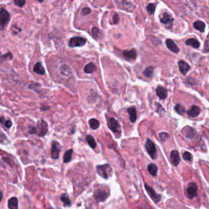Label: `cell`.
<instances>
[{"instance_id":"6da1fadb","label":"cell","mask_w":209,"mask_h":209,"mask_svg":"<svg viewBox=\"0 0 209 209\" xmlns=\"http://www.w3.org/2000/svg\"><path fill=\"white\" fill-rule=\"evenodd\" d=\"M96 172L99 176L107 180L112 175V169L109 164L96 166Z\"/></svg>"},{"instance_id":"7a4b0ae2","label":"cell","mask_w":209,"mask_h":209,"mask_svg":"<svg viewBox=\"0 0 209 209\" xmlns=\"http://www.w3.org/2000/svg\"><path fill=\"white\" fill-rule=\"evenodd\" d=\"M37 135L40 137H44L48 133L49 126L47 123L44 120H39L37 124Z\"/></svg>"},{"instance_id":"3957f363","label":"cell","mask_w":209,"mask_h":209,"mask_svg":"<svg viewBox=\"0 0 209 209\" xmlns=\"http://www.w3.org/2000/svg\"><path fill=\"white\" fill-rule=\"evenodd\" d=\"M159 19L161 23L163 24L167 28L170 29L172 27L174 19L171 15H169L167 12H164L160 15Z\"/></svg>"},{"instance_id":"277c9868","label":"cell","mask_w":209,"mask_h":209,"mask_svg":"<svg viewBox=\"0 0 209 209\" xmlns=\"http://www.w3.org/2000/svg\"><path fill=\"white\" fill-rule=\"evenodd\" d=\"M145 149L147 150V152H148V153L150 154V156L152 159H155L157 158V148L155 144H154L150 139H147L146 142H145Z\"/></svg>"},{"instance_id":"5b68a950","label":"cell","mask_w":209,"mask_h":209,"mask_svg":"<svg viewBox=\"0 0 209 209\" xmlns=\"http://www.w3.org/2000/svg\"><path fill=\"white\" fill-rule=\"evenodd\" d=\"M61 152V145L57 141H53L51 148V158L53 159H57L59 158Z\"/></svg>"},{"instance_id":"8992f818","label":"cell","mask_w":209,"mask_h":209,"mask_svg":"<svg viewBox=\"0 0 209 209\" xmlns=\"http://www.w3.org/2000/svg\"><path fill=\"white\" fill-rule=\"evenodd\" d=\"M10 20V15L6 9H1L0 13V25L1 29H3Z\"/></svg>"},{"instance_id":"52a82bcc","label":"cell","mask_w":209,"mask_h":209,"mask_svg":"<svg viewBox=\"0 0 209 209\" xmlns=\"http://www.w3.org/2000/svg\"><path fill=\"white\" fill-rule=\"evenodd\" d=\"M86 43V40L81 37H74L69 42V45L71 47H82Z\"/></svg>"},{"instance_id":"ba28073f","label":"cell","mask_w":209,"mask_h":209,"mask_svg":"<svg viewBox=\"0 0 209 209\" xmlns=\"http://www.w3.org/2000/svg\"><path fill=\"white\" fill-rule=\"evenodd\" d=\"M198 186L195 183L191 182L189 183L187 188V196L191 199L196 197L198 194Z\"/></svg>"},{"instance_id":"9c48e42d","label":"cell","mask_w":209,"mask_h":209,"mask_svg":"<svg viewBox=\"0 0 209 209\" xmlns=\"http://www.w3.org/2000/svg\"><path fill=\"white\" fill-rule=\"evenodd\" d=\"M108 127L114 133H121V128L119 123L117 122L114 118H111L108 121Z\"/></svg>"},{"instance_id":"30bf717a","label":"cell","mask_w":209,"mask_h":209,"mask_svg":"<svg viewBox=\"0 0 209 209\" xmlns=\"http://www.w3.org/2000/svg\"><path fill=\"white\" fill-rule=\"evenodd\" d=\"M108 196H109L108 193L104 190L98 189L95 191V198L97 203L105 201Z\"/></svg>"},{"instance_id":"8fae6325","label":"cell","mask_w":209,"mask_h":209,"mask_svg":"<svg viewBox=\"0 0 209 209\" xmlns=\"http://www.w3.org/2000/svg\"><path fill=\"white\" fill-rule=\"evenodd\" d=\"M145 188L147 191V192H148L149 195L150 197L152 198V199L154 201V203H158L159 201L161 200V196L154 191L152 188H151L149 186H148L147 184H145Z\"/></svg>"},{"instance_id":"7c38bea8","label":"cell","mask_w":209,"mask_h":209,"mask_svg":"<svg viewBox=\"0 0 209 209\" xmlns=\"http://www.w3.org/2000/svg\"><path fill=\"white\" fill-rule=\"evenodd\" d=\"M200 107L196 105L191 106L190 109H189L187 111V115L190 117L191 118L198 117V116L200 114Z\"/></svg>"},{"instance_id":"4fadbf2b","label":"cell","mask_w":209,"mask_h":209,"mask_svg":"<svg viewBox=\"0 0 209 209\" xmlns=\"http://www.w3.org/2000/svg\"><path fill=\"white\" fill-rule=\"evenodd\" d=\"M166 44L167 45V47L171 52L176 53L179 52L180 49L179 47H178L175 42L172 40H171V39H167L166 41Z\"/></svg>"},{"instance_id":"5bb4252c","label":"cell","mask_w":209,"mask_h":209,"mask_svg":"<svg viewBox=\"0 0 209 209\" xmlns=\"http://www.w3.org/2000/svg\"><path fill=\"white\" fill-rule=\"evenodd\" d=\"M171 161L172 164L174 166H177L179 164L180 159L179 157V153L177 150H172L171 153V156H170Z\"/></svg>"},{"instance_id":"9a60e30c","label":"cell","mask_w":209,"mask_h":209,"mask_svg":"<svg viewBox=\"0 0 209 209\" xmlns=\"http://www.w3.org/2000/svg\"><path fill=\"white\" fill-rule=\"evenodd\" d=\"M178 64H179L180 71L183 75L187 74V73L190 71V66L187 62H185L183 60H180Z\"/></svg>"},{"instance_id":"2e32d148","label":"cell","mask_w":209,"mask_h":209,"mask_svg":"<svg viewBox=\"0 0 209 209\" xmlns=\"http://www.w3.org/2000/svg\"><path fill=\"white\" fill-rule=\"evenodd\" d=\"M182 133L185 134V137H187L188 139H193L196 135L195 129H193L192 128L189 127V126H187V127H185L184 129H183Z\"/></svg>"},{"instance_id":"e0dca14e","label":"cell","mask_w":209,"mask_h":209,"mask_svg":"<svg viewBox=\"0 0 209 209\" xmlns=\"http://www.w3.org/2000/svg\"><path fill=\"white\" fill-rule=\"evenodd\" d=\"M123 55L127 60H135L137 57V52L135 49L125 50L123 52Z\"/></svg>"},{"instance_id":"ac0fdd59","label":"cell","mask_w":209,"mask_h":209,"mask_svg":"<svg viewBox=\"0 0 209 209\" xmlns=\"http://www.w3.org/2000/svg\"><path fill=\"white\" fill-rule=\"evenodd\" d=\"M156 93L158 96L162 100H164L167 96V90L166 88L161 86H158L156 90Z\"/></svg>"},{"instance_id":"d6986e66","label":"cell","mask_w":209,"mask_h":209,"mask_svg":"<svg viewBox=\"0 0 209 209\" xmlns=\"http://www.w3.org/2000/svg\"><path fill=\"white\" fill-rule=\"evenodd\" d=\"M127 112L129 115V119L132 123L136 122L137 120V111L136 107L133 106L129 107L127 109Z\"/></svg>"},{"instance_id":"ffe728a7","label":"cell","mask_w":209,"mask_h":209,"mask_svg":"<svg viewBox=\"0 0 209 209\" xmlns=\"http://www.w3.org/2000/svg\"><path fill=\"white\" fill-rule=\"evenodd\" d=\"M7 206L11 209H17L18 208V199L17 198L12 197L9 199Z\"/></svg>"},{"instance_id":"44dd1931","label":"cell","mask_w":209,"mask_h":209,"mask_svg":"<svg viewBox=\"0 0 209 209\" xmlns=\"http://www.w3.org/2000/svg\"><path fill=\"white\" fill-rule=\"evenodd\" d=\"M193 27H194V28L196 29L203 33V32H204V31H205V24L202 21L198 20V21H196L195 22H194V24H193Z\"/></svg>"},{"instance_id":"7402d4cb","label":"cell","mask_w":209,"mask_h":209,"mask_svg":"<svg viewBox=\"0 0 209 209\" xmlns=\"http://www.w3.org/2000/svg\"><path fill=\"white\" fill-rule=\"evenodd\" d=\"M185 43L187 45L191 46L192 47L195 48V49H198L199 47V46H200L199 42L198 40H196V39H194V38L188 39V40L186 41Z\"/></svg>"},{"instance_id":"603a6c76","label":"cell","mask_w":209,"mask_h":209,"mask_svg":"<svg viewBox=\"0 0 209 209\" xmlns=\"http://www.w3.org/2000/svg\"><path fill=\"white\" fill-rule=\"evenodd\" d=\"M33 71L34 73L40 75H44L45 74V69L40 62H38L34 65Z\"/></svg>"},{"instance_id":"cb8c5ba5","label":"cell","mask_w":209,"mask_h":209,"mask_svg":"<svg viewBox=\"0 0 209 209\" xmlns=\"http://www.w3.org/2000/svg\"><path fill=\"white\" fill-rule=\"evenodd\" d=\"M96 66L95 65L91 62V63L87 64L84 68V72L87 74H91L96 71Z\"/></svg>"},{"instance_id":"d4e9b609","label":"cell","mask_w":209,"mask_h":209,"mask_svg":"<svg viewBox=\"0 0 209 209\" xmlns=\"http://www.w3.org/2000/svg\"><path fill=\"white\" fill-rule=\"evenodd\" d=\"M60 72L65 76H69L71 74V69L67 65H64L61 67Z\"/></svg>"},{"instance_id":"484cf974","label":"cell","mask_w":209,"mask_h":209,"mask_svg":"<svg viewBox=\"0 0 209 209\" xmlns=\"http://www.w3.org/2000/svg\"><path fill=\"white\" fill-rule=\"evenodd\" d=\"M86 141L87 142V143L88 144L89 146L90 147L93 149H94L96 148V147L97 145L96 144V142L95 141V138L93 137L91 135H88L86 137Z\"/></svg>"},{"instance_id":"4316f807","label":"cell","mask_w":209,"mask_h":209,"mask_svg":"<svg viewBox=\"0 0 209 209\" xmlns=\"http://www.w3.org/2000/svg\"><path fill=\"white\" fill-rule=\"evenodd\" d=\"M73 153V150L70 149L68 150L67 152H65L64 157H63V162L65 163H68V162H70L72 159V155Z\"/></svg>"},{"instance_id":"83f0119b","label":"cell","mask_w":209,"mask_h":209,"mask_svg":"<svg viewBox=\"0 0 209 209\" xmlns=\"http://www.w3.org/2000/svg\"><path fill=\"white\" fill-rule=\"evenodd\" d=\"M148 171L149 173L152 175V176H157V173H158V167L154 164H150L148 165Z\"/></svg>"},{"instance_id":"f1b7e54d","label":"cell","mask_w":209,"mask_h":209,"mask_svg":"<svg viewBox=\"0 0 209 209\" xmlns=\"http://www.w3.org/2000/svg\"><path fill=\"white\" fill-rule=\"evenodd\" d=\"M88 123L90 128L93 130L97 129L100 126L99 121L96 119H91L90 120H89Z\"/></svg>"},{"instance_id":"f546056e","label":"cell","mask_w":209,"mask_h":209,"mask_svg":"<svg viewBox=\"0 0 209 209\" xmlns=\"http://www.w3.org/2000/svg\"><path fill=\"white\" fill-rule=\"evenodd\" d=\"M61 202L64 204L65 206H70L71 204V200L67 194H63L60 197Z\"/></svg>"},{"instance_id":"4dcf8cb0","label":"cell","mask_w":209,"mask_h":209,"mask_svg":"<svg viewBox=\"0 0 209 209\" xmlns=\"http://www.w3.org/2000/svg\"><path fill=\"white\" fill-rule=\"evenodd\" d=\"M153 71H154V68L153 66H149L145 69L143 74L146 77L150 78V77H151L153 75Z\"/></svg>"},{"instance_id":"1f68e13d","label":"cell","mask_w":209,"mask_h":209,"mask_svg":"<svg viewBox=\"0 0 209 209\" xmlns=\"http://www.w3.org/2000/svg\"><path fill=\"white\" fill-rule=\"evenodd\" d=\"M175 110L178 113H179L180 115H183L186 112L185 108L182 105H181L180 104H176V106L175 107Z\"/></svg>"},{"instance_id":"d6a6232c","label":"cell","mask_w":209,"mask_h":209,"mask_svg":"<svg viewBox=\"0 0 209 209\" xmlns=\"http://www.w3.org/2000/svg\"><path fill=\"white\" fill-rule=\"evenodd\" d=\"M155 9H156V6L154 5V4H153V3L149 4L147 6V10L148 12L150 15H152V14H154V11H155Z\"/></svg>"},{"instance_id":"836d02e7","label":"cell","mask_w":209,"mask_h":209,"mask_svg":"<svg viewBox=\"0 0 209 209\" xmlns=\"http://www.w3.org/2000/svg\"><path fill=\"white\" fill-rule=\"evenodd\" d=\"M182 157H183V158L185 161H190L192 159V156L191 153L188 152H185L183 153Z\"/></svg>"},{"instance_id":"e575fe53","label":"cell","mask_w":209,"mask_h":209,"mask_svg":"<svg viewBox=\"0 0 209 209\" xmlns=\"http://www.w3.org/2000/svg\"><path fill=\"white\" fill-rule=\"evenodd\" d=\"M14 2L15 5L19 7H23L26 3L25 0H14Z\"/></svg>"},{"instance_id":"d590c367","label":"cell","mask_w":209,"mask_h":209,"mask_svg":"<svg viewBox=\"0 0 209 209\" xmlns=\"http://www.w3.org/2000/svg\"><path fill=\"white\" fill-rule=\"evenodd\" d=\"M28 133L29 134H37V128L34 126H29Z\"/></svg>"},{"instance_id":"8d00e7d4","label":"cell","mask_w":209,"mask_h":209,"mask_svg":"<svg viewBox=\"0 0 209 209\" xmlns=\"http://www.w3.org/2000/svg\"><path fill=\"white\" fill-rule=\"evenodd\" d=\"M99 29L98 28H96V27L93 28V29H92V34H93V36L95 38H97L99 36Z\"/></svg>"},{"instance_id":"74e56055","label":"cell","mask_w":209,"mask_h":209,"mask_svg":"<svg viewBox=\"0 0 209 209\" xmlns=\"http://www.w3.org/2000/svg\"><path fill=\"white\" fill-rule=\"evenodd\" d=\"M91 11L90 8H88V7H85V8H83L81 12V15H88L91 13Z\"/></svg>"},{"instance_id":"f35d334b","label":"cell","mask_w":209,"mask_h":209,"mask_svg":"<svg viewBox=\"0 0 209 209\" xmlns=\"http://www.w3.org/2000/svg\"><path fill=\"white\" fill-rule=\"evenodd\" d=\"M159 137L162 141H165L167 139L169 138V134L166 133H161L159 134Z\"/></svg>"},{"instance_id":"ab89813d","label":"cell","mask_w":209,"mask_h":209,"mask_svg":"<svg viewBox=\"0 0 209 209\" xmlns=\"http://www.w3.org/2000/svg\"><path fill=\"white\" fill-rule=\"evenodd\" d=\"M113 22L114 24H117V23L119 21V15L117 14H114V15H113Z\"/></svg>"},{"instance_id":"60d3db41","label":"cell","mask_w":209,"mask_h":209,"mask_svg":"<svg viewBox=\"0 0 209 209\" xmlns=\"http://www.w3.org/2000/svg\"><path fill=\"white\" fill-rule=\"evenodd\" d=\"M12 125V123L11 120H8L6 121V122H4V126H5L7 128H10Z\"/></svg>"},{"instance_id":"b9f144b4","label":"cell","mask_w":209,"mask_h":209,"mask_svg":"<svg viewBox=\"0 0 209 209\" xmlns=\"http://www.w3.org/2000/svg\"><path fill=\"white\" fill-rule=\"evenodd\" d=\"M7 57H9L10 59H11L12 58V54L11 53H7V54H6V55L3 56V58H6Z\"/></svg>"},{"instance_id":"7bdbcfd3","label":"cell","mask_w":209,"mask_h":209,"mask_svg":"<svg viewBox=\"0 0 209 209\" xmlns=\"http://www.w3.org/2000/svg\"><path fill=\"white\" fill-rule=\"evenodd\" d=\"M0 121H1V124L3 123V122H4V118L3 117V116L1 117V120H0Z\"/></svg>"},{"instance_id":"ee69618b","label":"cell","mask_w":209,"mask_h":209,"mask_svg":"<svg viewBox=\"0 0 209 209\" xmlns=\"http://www.w3.org/2000/svg\"><path fill=\"white\" fill-rule=\"evenodd\" d=\"M36 1L40 2V3H42L44 1V0H36Z\"/></svg>"}]
</instances>
